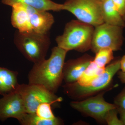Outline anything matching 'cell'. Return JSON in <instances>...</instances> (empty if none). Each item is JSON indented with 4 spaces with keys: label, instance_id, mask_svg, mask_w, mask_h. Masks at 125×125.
Instances as JSON below:
<instances>
[{
    "label": "cell",
    "instance_id": "1",
    "mask_svg": "<svg viewBox=\"0 0 125 125\" xmlns=\"http://www.w3.org/2000/svg\"><path fill=\"white\" fill-rule=\"evenodd\" d=\"M67 52L58 46L47 60L34 64L28 75L29 83L44 87L55 93L63 80V68Z\"/></svg>",
    "mask_w": 125,
    "mask_h": 125
},
{
    "label": "cell",
    "instance_id": "2",
    "mask_svg": "<svg viewBox=\"0 0 125 125\" xmlns=\"http://www.w3.org/2000/svg\"><path fill=\"white\" fill-rule=\"evenodd\" d=\"M94 27L79 20H72L66 24L63 33L56 39L57 46L67 52H85L91 49Z\"/></svg>",
    "mask_w": 125,
    "mask_h": 125
},
{
    "label": "cell",
    "instance_id": "3",
    "mask_svg": "<svg viewBox=\"0 0 125 125\" xmlns=\"http://www.w3.org/2000/svg\"><path fill=\"white\" fill-rule=\"evenodd\" d=\"M14 42L23 55L34 64L45 60L51 43L48 33L18 31L15 34Z\"/></svg>",
    "mask_w": 125,
    "mask_h": 125
},
{
    "label": "cell",
    "instance_id": "4",
    "mask_svg": "<svg viewBox=\"0 0 125 125\" xmlns=\"http://www.w3.org/2000/svg\"><path fill=\"white\" fill-rule=\"evenodd\" d=\"M120 60L112 62L105 67L102 73L84 86L79 85L76 83L66 84L63 86L67 95L73 98L88 97L105 89L111 83L113 78L120 70Z\"/></svg>",
    "mask_w": 125,
    "mask_h": 125
},
{
    "label": "cell",
    "instance_id": "5",
    "mask_svg": "<svg viewBox=\"0 0 125 125\" xmlns=\"http://www.w3.org/2000/svg\"><path fill=\"white\" fill-rule=\"evenodd\" d=\"M64 10L74 15L78 20L94 27L104 23L102 2L98 0H66Z\"/></svg>",
    "mask_w": 125,
    "mask_h": 125
},
{
    "label": "cell",
    "instance_id": "6",
    "mask_svg": "<svg viewBox=\"0 0 125 125\" xmlns=\"http://www.w3.org/2000/svg\"><path fill=\"white\" fill-rule=\"evenodd\" d=\"M16 91L24 102L26 112L34 113L39 105L42 103L52 104L62 102V98L45 88L37 84H19Z\"/></svg>",
    "mask_w": 125,
    "mask_h": 125
},
{
    "label": "cell",
    "instance_id": "7",
    "mask_svg": "<svg viewBox=\"0 0 125 125\" xmlns=\"http://www.w3.org/2000/svg\"><path fill=\"white\" fill-rule=\"evenodd\" d=\"M91 49L96 53L103 48L113 51L120 49L123 42L122 28L104 23L94 27Z\"/></svg>",
    "mask_w": 125,
    "mask_h": 125
},
{
    "label": "cell",
    "instance_id": "8",
    "mask_svg": "<svg viewBox=\"0 0 125 125\" xmlns=\"http://www.w3.org/2000/svg\"><path fill=\"white\" fill-rule=\"evenodd\" d=\"M102 92L96 96L82 101H73L70 103L72 107L88 116L101 122H105V115L109 110L116 108V105L106 102Z\"/></svg>",
    "mask_w": 125,
    "mask_h": 125
},
{
    "label": "cell",
    "instance_id": "9",
    "mask_svg": "<svg viewBox=\"0 0 125 125\" xmlns=\"http://www.w3.org/2000/svg\"><path fill=\"white\" fill-rule=\"evenodd\" d=\"M26 113L24 102L17 91L0 99V121L12 118L19 121Z\"/></svg>",
    "mask_w": 125,
    "mask_h": 125
},
{
    "label": "cell",
    "instance_id": "10",
    "mask_svg": "<svg viewBox=\"0 0 125 125\" xmlns=\"http://www.w3.org/2000/svg\"><path fill=\"white\" fill-rule=\"evenodd\" d=\"M93 60L91 56L85 55L65 62L63 68V80L66 84L76 82Z\"/></svg>",
    "mask_w": 125,
    "mask_h": 125
},
{
    "label": "cell",
    "instance_id": "11",
    "mask_svg": "<svg viewBox=\"0 0 125 125\" xmlns=\"http://www.w3.org/2000/svg\"><path fill=\"white\" fill-rule=\"evenodd\" d=\"M26 7L33 31L41 34L48 33L54 22L52 14L48 11L39 10L27 5Z\"/></svg>",
    "mask_w": 125,
    "mask_h": 125
},
{
    "label": "cell",
    "instance_id": "12",
    "mask_svg": "<svg viewBox=\"0 0 125 125\" xmlns=\"http://www.w3.org/2000/svg\"><path fill=\"white\" fill-rule=\"evenodd\" d=\"M11 7L12 11L11 21L13 27L20 32L33 31L26 5L17 3L14 4Z\"/></svg>",
    "mask_w": 125,
    "mask_h": 125
},
{
    "label": "cell",
    "instance_id": "13",
    "mask_svg": "<svg viewBox=\"0 0 125 125\" xmlns=\"http://www.w3.org/2000/svg\"><path fill=\"white\" fill-rule=\"evenodd\" d=\"M18 74L17 72L0 67V94L4 96L16 91L19 84Z\"/></svg>",
    "mask_w": 125,
    "mask_h": 125
},
{
    "label": "cell",
    "instance_id": "14",
    "mask_svg": "<svg viewBox=\"0 0 125 125\" xmlns=\"http://www.w3.org/2000/svg\"><path fill=\"white\" fill-rule=\"evenodd\" d=\"M4 4L11 6L17 3H22L40 10L58 11L64 10L63 4L56 3L52 0H2Z\"/></svg>",
    "mask_w": 125,
    "mask_h": 125
},
{
    "label": "cell",
    "instance_id": "15",
    "mask_svg": "<svg viewBox=\"0 0 125 125\" xmlns=\"http://www.w3.org/2000/svg\"><path fill=\"white\" fill-rule=\"evenodd\" d=\"M102 2V11L104 22L123 28L125 22L112 0H104Z\"/></svg>",
    "mask_w": 125,
    "mask_h": 125
},
{
    "label": "cell",
    "instance_id": "16",
    "mask_svg": "<svg viewBox=\"0 0 125 125\" xmlns=\"http://www.w3.org/2000/svg\"><path fill=\"white\" fill-rule=\"evenodd\" d=\"M19 121L23 125H60L62 123L58 117L47 120L39 117L35 113H26Z\"/></svg>",
    "mask_w": 125,
    "mask_h": 125
},
{
    "label": "cell",
    "instance_id": "17",
    "mask_svg": "<svg viewBox=\"0 0 125 125\" xmlns=\"http://www.w3.org/2000/svg\"><path fill=\"white\" fill-rule=\"evenodd\" d=\"M93 60L90 62L78 81L75 82L79 85L84 86L87 85L105 71V67H99Z\"/></svg>",
    "mask_w": 125,
    "mask_h": 125
},
{
    "label": "cell",
    "instance_id": "18",
    "mask_svg": "<svg viewBox=\"0 0 125 125\" xmlns=\"http://www.w3.org/2000/svg\"><path fill=\"white\" fill-rule=\"evenodd\" d=\"M113 51L109 48H101L96 53L94 61L99 67L104 68L114 58Z\"/></svg>",
    "mask_w": 125,
    "mask_h": 125
},
{
    "label": "cell",
    "instance_id": "19",
    "mask_svg": "<svg viewBox=\"0 0 125 125\" xmlns=\"http://www.w3.org/2000/svg\"><path fill=\"white\" fill-rule=\"evenodd\" d=\"M51 104L44 103L40 104L36 109V113L41 118L47 120L54 119L56 117L54 116L51 108Z\"/></svg>",
    "mask_w": 125,
    "mask_h": 125
},
{
    "label": "cell",
    "instance_id": "20",
    "mask_svg": "<svg viewBox=\"0 0 125 125\" xmlns=\"http://www.w3.org/2000/svg\"><path fill=\"white\" fill-rule=\"evenodd\" d=\"M117 107L109 110L105 115V122L108 125H123L120 119L118 118Z\"/></svg>",
    "mask_w": 125,
    "mask_h": 125
},
{
    "label": "cell",
    "instance_id": "21",
    "mask_svg": "<svg viewBox=\"0 0 125 125\" xmlns=\"http://www.w3.org/2000/svg\"><path fill=\"white\" fill-rule=\"evenodd\" d=\"M114 104L118 108L125 111V87L115 97Z\"/></svg>",
    "mask_w": 125,
    "mask_h": 125
},
{
    "label": "cell",
    "instance_id": "22",
    "mask_svg": "<svg viewBox=\"0 0 125 125\" xmlns=\"http://www.w3.org/2000/svg\"><path fill=\"white\" fill-rule=\"evenodd\" d=\"M115 7L121 15L125 14V0H112Z\"/></svg>",
    "mask_w": 125,
    "mask_h": 125
},
{
    "label": "cell",
    "instance_id": "23",
    "mask_svg": "<svg viewBox=\"0 0 125 125\" xmlns=\"http://www.w3.org/2000/svg\"><path fill=\"white\" fill-rule=\"evenodd\" d=\"M117 108L118 114L120 115V119L123 123V125H125V111L117 107Z\"/></svg>",
    "mask_w": 125,
    "mask_h": 125
},
{
    "label": "cell",
    "instance_id": "24",
    "mask_svg": "<svg viewBox=\"0 0 125 125\" xmlns=\"http://www.w3.org/2000/svg\"><path fill=\"white\" fill-rule=\"evenodd\" d=\"M118 76L121 82L123 83H125V73L121 71H118Z\"/></svg>",
    "mask_w": 125,
    "mask_h": 125
},
{
    "label": "cell",
    "instance_id": "25",
    "mask_svg": "<svg viewBox=\"0 0 125 125\" xmlns=\"http://www.w3.org/2000/svg\"><path fill=\"white\" fill-rule=\"evenodd\" d=\"M120 69L121 70V71L125 73V55L123 56L121 60H120Z\"/></svg>",
    "mask_w": 125,
    "mask_h": 125
},
{
    "label": "cell",
    "instance_id": "26",
    "mask_svg": "<svg viewBox=\"0 0 125 125\" xmlns=\"http://www.w3.org/2000/svg\"><path fill=\"white\" fill-rule=\"evenodd\" d=\"M123 19H124V20H125V15H124V16H123Z\"/></svg>",
    "mask_w": 125,
    "mask_h": 125
},
{
    "label": "cell",
    "instance_id": "27",
    "mask_svg": "<svg viewBox=\"0 0 125 125\" xmlns=\"http://www.w3.org/2000/svg\"><path fill=\"white\" fill-rule=\"evenodd\" d=\"M98 0L99 1H101V2H102L104 0Z\"/></svg>",
    "mask_w": 125,
    "mask_h": 125
}]
</instances>
